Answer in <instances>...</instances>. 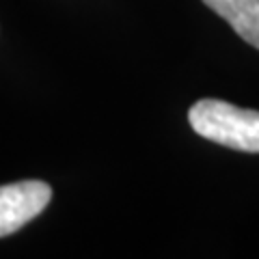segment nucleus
I'll return each mask as SVG.
<instances>
[{"mask_svg":"<svg viewBox=\"0 0 259 259\" xmlns=\"http://www.w3.org/2000/svg\"><path fill=\"white\" fill-rule=\"evenodd\" d=\"M190 127L223 147L259 153V110H244L229 102L201 100L188 112Z\"/></svg>","mask_w":259,"mask_h":259,"instance_id":"f257e3e1","label":"nucleus"},{"mask_svg":"<svg viewBox=\"0 0 259 259\" xmlns=\"http://www.w3.org/2000/svg\"><path fill=\"white\" fill-rule=\"evenodd\" d=\"M246 44L259 50V0H203Z\"/></svg>","mask_w":259,"mask_h":259,"instance_id":"7ed1b4c3","label":"nucleus"},{"mask_svg":"<svg viewBox=\"0 0 259 259\" xmlns=\"http://www.w3.org/2000/svg\"><path fill=\"white\" fill-rule=\"evenodd\" d=\"M52 188L46 182L28 180L0 186V238L15 233L48 207Z\"/></svg>","mask_w":259,"mask_h":259,"instance_id":"f03ea898","label":"nucleus"}]
</instances>
